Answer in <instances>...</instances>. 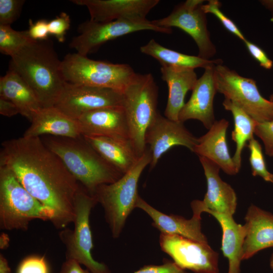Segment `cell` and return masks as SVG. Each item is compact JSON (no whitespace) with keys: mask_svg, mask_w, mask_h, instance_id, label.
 <instances>
[{"mask_svg":"<svg viewBox=\"0 0 273 273\" xmlns=\"http://www.w3.org/2000/svg\"><path fill=\"white\" fill-rule=\"evenodd\" d=\"M0 166L10 169L25 189L54 212L51 221L64 229L73 223L80 186L40 137L22 136L2 143Z\"/></svg>","mask_w":273,"mask_h":273,"instance_id":"1","label":"cell"},{"mask_svg":"<svg viewBox=\"0 0 273 273\" xmlns=\"http://www.w3.org/2000/svg\"><path fill=\"white\" fill-rule=\"evenodd\" d=\"M11 58L9 69L27 83L42 108L54 107L66 82L53 42L32 40Z\"/></svg>","mask_w":273,"mask_h":273,"instance_id":"2","label":"cell"},{"mask_svg":"<svg viewBox=\"0 0 273 273\" xmlns=\"http://www.w3.org/2000/svg\"><path fill=\"white\" fill-rule=\"evenodd\" d=\"M48 136L43 142L92 195L100 186L113 183L123 175L107 162L82 135L77 138Z\"/></svg>","mask_w":273,"mask_h":273,"instance_id":"3","label":"cell"},{"mask_svg":"<svg viewBox=\"0 0 273 273\" xmlns=\"http://www.w3.org/2000/svg\"><path fill=\"white\" fill-rule=\"evenodd\" d=\"M151 154L147 148L133 167L116 181L98 187L94 194L103 207L112 236L120 235L126 219L136 208L139 195L138 182L146 167L151 161Z\"/></svg>","mask_w":273,"mask_h":273,"instance_id":"4","label":"cell"},{"mask_svg":"<svg viewBox=\"0 0 273 273\" xmlns=\"http://www.w3.org/2000/svg\"><path fill=\"white\" fill-rule=\"evenodd\" d=\"M129 139L139 157L145 152L146 131L159 112L158 88L150 73H136L123 92Z\"/></svg>","mask_w":273,"mask_h":273,"instance_id":"5","label":"cell"},{"mask_svg":"<svg viewBox=\"0 0 273 273\" xmlns=\"http://www.w3.org/2000/svg\"><path fill=\"white\" fill-rule=\"evenodd\" d=\"M53 211L33 197L8 168L0 166V227L27 231L33 219L52 221Z\"/></svg>","mask_w":273,"mask_h":273,"instance_id":"6","label":"cell"},{"mask_svg":"<svg viewBox=\"0 0 273 273\" xmlns=\"http://www.w3.org/2000/svg\"><path fill=\"white\" fill-rule=\"evenodd\" d=\"M61 68L66 82L122 93L136 74L128 64L94 60L77 53L67 54Z\"/></svg>","mask_w":273,"mask_h":273,"instance_id":"7","label":"cell"},{"mask_svg":"<svg viewBox=\"0 0 273 273\" xmlns=\"http://www.w3.org/2000/svg\"><path fill=\"white\" fill-rule=\"evenodd\" d=\"M97 203L94 196L80 187L74 201V229H62L59 236L66 248V259L75 260L93 273H111L106 265L92 256L94 245L89 215Z\"/></svg>","mask_w":273,"mask_h":273,"instance_id":"8","label":"cell"},{"mask_svg":"<svg viewBox=\"0 0 273 273\" xmlns=\"http://www.w3.org/2000/svg\"><path fill=\"white\" fill-rule=\"evenodd\" d=\"M217 92L245 111L257 122L273 119V104L260 93L256 81L241 76L222 63L214 66Z\"/></svg>","mask_w":273,"mask_h":273,"instance_id":"9","label":"cell"},{"mask_svg":"<svg viewBox=\"0 0 273 273\" xmlns=\"http://www.w3.org/2000/svg\"><path fill=\"white\" fill-rule=\"evenodd\" d=\"M143 30L166 34L172 32L171 28L157 26L147 19H120L104 22L89 20L79 24L77 29L79 34L72 39L69 47L75 49L77 53L87 56L109 40Z\"/></svg>","mask_w":273,"mask_h":273,"instance_id":"10","label":"cell"},{"mask_svg":"<svg viewBox=\"0 0 273 273\" xmlns=\"http://www.w3.org/2000/svg\"><path fill=\"white\" fill-rule=\"evenodd\" d=\"M203 0H187L176 6L167 16L153 20L157 26L166 28H178L189 35L196 42L198 56L210 60L216 53L207 29L206 14L202 9Z\"/></svg>","mask_w":273,"mask_h":273,"instance_id":"11","label":"cell"},{"mask_svg":"<svg viewBox=\"0 0 273 273\" xmlns=\"http://www.w3.org/2000/svg\"><path fill=\"white\" fill-rule=\"evenodd\" d=\"M159 243L180 267L194 273H219V255L208 243L180 236L161 234Z\"/></svg>","mask_w":273,"mask_h":273,"instance_id":"12","label":"cell"},{"mask_svg":"<svg viewBox=\"0 0 273 273\" xmlns=\"http://www.w3.org/2000/svg\"><path fill=\"white\" fill-rule=\"evenodd\" d=\"M122 92L113 89L66 82L54 107L77 120L81 115L96 109L122 107Z\"/></svg>","mask_w":273,"mask_h":273,"instance_id":"13","label":"cell"},{"mask_svg":"<svg viewBox=\"0 0 273 273\" xmlns=\"http://www.w3.org/2000/svg\"><path fill=\"white\" fill-rule=\"evenodd\" d=\"M197 142L198 138L186 128L184 122L170 120L159 112L145 134V143L151 154L150 168H153L162 156L173 147L184 146L193 152Z\"/></svg>","mask_w":273,"mask_h":273,"instance_id":"14","label":"cell"},{"mask_svg":"<svg viewBox=\"0 0 273 273\" xmlns=\"http://www.w3.org/2000/svg\"><path fill=\"white\" fill-rule=\"evenodd\" d=\"M207 182V192L203 200H195L191 206L193 214L201 215L202 212L210 210L233 216L237 199L233 188L221 179L220 167L206 158L199 156Z\"/></svg>","mask_w":273,"mask_h":273,"instance_id":"15","label":"cell"},{"mask_svg":"<svg viewBox=\"0 0 273 273\" xmlns=\"http://www.w3.org/2000/svg\"><path fill=\"white\" fill-rule=\"evenodd\" d=\"M86 7L90 20L104 22L120 19L143 20L159 0H72Z\"/></svg>","mask_w":273,"mask_h":273,"instance_id":"16","label":"cell"},{"mask_svg":"<svg viewBox=\"0 0 273 273\" xmlns=\"http://www.w3.org/2000/svg\"><path fill=\"white\" fill-rule=\"evenodd\" d=\"M214 66L205 68L203 75L198 79L190 99L179 112V121L198 120L208 129L216 121L213 101L217 92L214 77Z\"/></svg>","mask_w":273,"mask_h":273,"instance_id":"17","label":"cell"},{"mask_svg":"<svg viewBox=\"0 0 273 273\" xmlns=\"http://www.w3.org/2000/svg\"><path fill=\"white\" fill-rule=\"evenodd\" d=\"M77 120L83 136L129 139L123 107H107L90 111L81 115Z\"/></svg>","mask_w":273,"mask_h":273,"instance_id":"18","label":"cell"},{"mask_svg":"<svg viewBox=\"0 0 273 273\" xmlns=\"http://www.w3.org/2000/svg\"><path fill=\"white\" fill-rule=\"evenodd\" d=\"M229 125L225 119L215 121L207 133L198 138L193 152L212 161L224 173L235 175L239 172L230 154L226 140Z\"/></svg>","mask_w":273,"mask_h":273,"instance_id":"19","label":"cell"},{"mask_svg":"<svg viewBox=\"0 0 273 273\" xmlns=\"http://www.w3.org/2000/svg\"><path fill=\"white\" fill-rule=\"evenodd\" d=\"M30 122L31 125L23 136L33 138L47 135L77 138L82 135L77 120L54 106L41 108L33 114Z\"/></svg>","mask_w":273,"mask_h":273,"instance_id":"20","label":"cell"},{"mask_svg":"<svg viewBox=\"0 0 273 273\" xmlns=\"http://www.w3.org/2000/svg\"><path fill=\"white\" fill-rule=\"evenodd\" d=\"M246 235L242 259L250 258L259 251L273 247V214L251 204L245 216Z\"/></svg>","mask_w":273,"mask_h":273,"instance_id":"21","label":"cell"},{"mask_svg":"<svg viewBox=\"0 0 273 273\" xmlns=\"http://www.w3.org/2000/svg\"><path fill=\"white\" fill-rule=\"evenodd\" d=\"M136 207L145 211L153 220L152 225L161 234L180 236L199 242L208 243L202 232L201 215L193 214L191 218L174 214L167 215L147 203L140 196Z\"/></svg>","mask_w":273,"mask_h":273,"instance_id":"22","label":"cell"},{"mask_svg":"<svg viewBox=\"0 0 273 273\" xmlns=\"http://www.w3.org/2000/svg\"><path fill=\"white\" fill-rule=\"evenodd\" d=\"M160 71L162 79L168 88L165 117L178 121L179 112L185 104L186 94L193 90L198 80L196 73L193 68L165 65L161 66Z\"/></svg>","mask_w":273,"mask_h":273,"instance_id":"23","label":"cell"},{"mask_svg":"<svg viewBox=\"0 0 273 273\" xmlns=\"http://www.w3.org/2000/svg\"><path fill=\"white\" fill-rule=\"evenodd\" d=\"M83 136L107 162L122 174L128 171L140 158L129 139Z\"/></svg>","mask_w":273,"mask_h":273,"instance_id":"24","label":"cell"},{"mask_svg":"<svg viewBox=\"0 0 273 273\" xmlns=\"http://www.w3.org/2000/svg\"><path fill=\"white\" fill-rule=\"evenodd\" d=\"M205 212L215 217L221 228V249L223 255L229 261L228 273H241L243 246L246 235L244 225L237 223L233 216L210 210Z\"/></svg>","mask_w":273,"mask_h":273,"instance_id":"25","label":"cell"},{"mask_svg":"<svg viewBox=\"0 0 273 273\" xmlns=\"http://www.w3.org/2000/svg\"><path fill=\"white\" fill-rule=\"evenodd\" d=\"M0 97L14 103L20 114L30 121L33 114L42 108L27 83L17 73L10 69L0 78Z\"/></svg>","mask_w":273,"mask_h":273,"instance_id":"26","label":"cell"},{"mask_svg":"<svg viewBox=\"0 0 273 273\" xmlns=\"http://www.w3.org/2000/svg\"><path fill=\"white\" fill-rule=\"evenodd\" d=\"M141 53L157 60L161 66H169L195 69L222 63L221 59H205L198 56L189 55L162 46L154 39L140 47Z\"/></svg>","mask_w":273,"mask_h":273,"instance_id":"27","label":"cell"},{"mask_svg":"<svg viewBox=\"0 0 273 273\" xmlns=\"http://www.w3.org/2000/svg\"><path fill=\"white\" fill-rule=\"evenodd\" d=\"M224 109L232 114L234 129L232 139L236 143V151L232 157L238 172L241 167L242 153L247 143L254 138V129L257 123L250 115L232 101L224 99L222 102Z\"/></svg>","mask_w":273,"mask_h":273,"instance_id":"28","label":"cell"},{"mask_svg":"<svg viewBox=\"0 0 273 273\" xmlns=\"http://www.w3.org/2000/svg\"><path fill=\"white\" fill-rule=\"evenodd\" d=\"M32 40L28 30L17 31L11 25H0V51L3 54L11 57Z\"/></svg>","mask_w":273,"mask_h":273,"instance_id":"29","label":"cell"},{"mask_svg":"<svg viewBox=\"0 0 273 273\" xmlns=\"http://www.w3.org/2000/svg\"><path fill=\"white\" fill-rule=\"evenodd\" d=\"M246 146L250 151L249 162L252 175L259 176L265 181L273 183V174L267 168L260 143L253 138Z\"/></svg>","mask_w":273,"mask_h":273,"instance_id":"30","label":"cell"},{"mask_svg":"<svg viewBox=\"0 0 273 273\" xmlns=\"http://www.w3.org/2000/svg\"><path fill=\"white\" fill-rule=\"evenodd\" d=\"M221 6V4L217 0H209L207 4L202 5V9L205 14L211 13L214 15L229 32L243 41H245L246 38L236 24L220 10Z\"/></svg>","mask_w":273,"mask_h":273,"instance_id":"31","label":"cell"},{"mask_svg":"<svg viewBox=\"0 0 273 273\" xmlns=\"http://www.w3.org/2000/svg\"><path fill=\"white\" fill-rule=\"evenodd\" d=\"M25 1L0 0V25H11L19 17Z\"/></svg>","mask_w":273,"mask_h":273,"instance_id":"32","label":"cell"},{"mask_svg":"<svg viewBox=\"0 0 273 273\" xmlns=\"http://www.w3.org/2000/svg\"><path fill=\"white\" fill-rule=\"evenodd\" d=\"M17 273H49V267L44 257L31 255L22 260Z\"/></svg>","mask_w":273,"mask_h":273,"instance_id":"33","label":"cell"},{"mask_svg":"<svg viewBox=\"0 0 273 273\" xmlns=\"http://www.w3.org/2000/svg\"><path fill=\"white\" fill-rule=\"evenodd\" d=\"M254 134L262 141L265 154L273 157V119L257 122Z\"/></svg>","mask_w":273,"mask_h":273,"instance_id":"34","label":"cell"},{"mask_svg":"<svg viewBox=\"0 0 273 273\" xmlns=\"http://www.w3.org/2000/svg\"><path fill=\"white\" fill-rule=\"evenodd\" d=\"M70 24L69 16L65 12H62L55 18L49 21V34L54 35L60 42H63L65 39V34L70 27Z\"/></svg>","mask_w":273,"mask_h":273,"instance_id":"35","label":"cell"},{"mask_svg":"<svg viewBox=\"0 0 273 273\" xmlns=\"http://www.w3.org/2000/svg\"><path fill=\"white\" fill-rule=\"evenodd\" d=\"M133 273H189L173 261L167 260L161 265H145Z\"/></svg>","mask_w":273,"mask_h":273,"instance_id":"36","label":"cell"},{"mask_svg":"<svg viewBox=\"0 0 273 273\" xmlns=\"http://www.w3.org/2000/svg\"><path fill=\"white\" fill-rule=\"evenodd\" d=\"M48 22L45 19H40L34 23L31 19H29L28 31L30 38L34 40H47L50 34Z\"/></svg>","mask_w":273,"mask_h":273,"instance_id":"37","label":"cell"},{"mask_svg":"<svg viewBox=\"0 0 273 273\" xmlns=\"http://www.w3.org/2000/svg\"><path fill=\"white\" fill-rule=\"evenodd\" d=\"M244 42L250 55L259 63L261 67L265 69L272 68L273 61L262 49L247 39Z\"/></svg>","mask_w":273,"mask_h":273,"instance_id":"38","label":"cell"},{"mask_svg":"<svg viewBox=\"0 0 273 273\" xmlns=\"http://www.w3.org/2000/svg\"><path fill=\"white\" fill-rule=\"evenodd\" d=\"M58 273H93L83 269L79 263L72 259H66Z\"/></svg>","mask_w":273,"mask_h":273,"instance_id":"39","label":"cell"},{"mask_svg":"<svg viewBox=\"0 0 273 273\" xmlns=\"http://www.w3.org/2000/svg\"><path fill=\"white\" fill-rule=\"evenodd\" d=\"M0 113L8 117L14 116L20 112L16 106L10 101L0 97Z\"/></svg>","mask_w":273,"mask_h":273,"instance_id":"40","label":"cell"},{"mask_svg":"<svg viewBox=\"0 0 273 273\" xmlns=\"http://www.w3.org/2000/svg\"><path fill=\"white\" fill-rule=\"evenodd\" d=\"M11 268L7 259L2 254H0V273H11Z\"/></svg>","mask_w":273,"mask_h":273,"instance_id":"41","label":"cell"},{"mask_svg":"<svg viewBox=\"0 0 273 273\" xmlns=\"http://www.w3.org/2000/svg\"><path fill=\"white\" fill-rule=\"evenodd\" d=\"M10 239L7 234L3 233L0 236V248L1 249L7 248L9 245Z\"/></svg>","mask_w":273,"mask_h":273,"instance_id":"42","label":"cell"},{"mask_svg":"<svg viewBox=\"0 0 273 273\" xmlns=\"http://www.w3.org/2000/svg\"><path fill=\"white\" fill-rule=\"evenodd\" d=\"M260 3L270 12V21L273 22V0H261Z\"/></svg>","mask_w":273,"mask_h":273,"instance_id":"43","label":"cell"},{"mask_svg":"<svg viewBox=\"0 0 273 273\" xmlns=\"http://www.w3.org/2000/svg\"><path fill=\"white\" fill-rule=\"evenodd\" d=\"M269 265L271 269L273 270V253H272L270 258Z\"/></svg>","mask_w":273,"mask_h":273,"instance_id":"44","label":"cell"},{"mask_svg":"<svg viewBox=\"0 0 273 273\" xmlns=\"http://www.w3.org/2000/svg\"><path fill=\"white\" fill-rule=\"evenodd\" d=\"M269 100L273 104V94L270 95Z\"/></svg>","mask_w":273,"mask_h":273,"instance_id":"45","label":"cell"}]
</instances>
